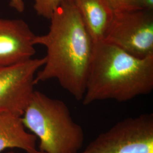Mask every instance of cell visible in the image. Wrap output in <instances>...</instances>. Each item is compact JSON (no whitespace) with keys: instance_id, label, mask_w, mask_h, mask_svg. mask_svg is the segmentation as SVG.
Wrapping results in <instances>:
<instances>
[{"instance_id":"obj_8","label":"cell","mask_w":153,"mask_h":153,"mask_svg":"<svg viewBox=\"0 0 153 153\" xmlns=\"http://www.w3.org/2000/svg\"><path fill=\"white\" fill-rule=\"evenodd\" d=\"M22 116L0 113V153L7 149H19L27 153H40L36 149V137L26 130Z\"/></svg>"},{"instance_id":"obj_2","label":"cell","mask_w":153,"mask_h":153,"mask_svg":"<svg viewBox=\"0 0 153 153\" xmlns=\"http://www.w3.org/2000/svg\"><path fill=\"white\" fill-rule=\"evenodd\" d=\"M153 90V55L140 59L104 41L94 43L82 104L129 101Z\"/></svg>"},{"instance_id":"obj_6","label":"cell","mask_w":153,"mask_h":153,"mask_svg":"<svg viewBox=\"0 0 153 153\" xmlns=\"http://www.w3.org/2000/svg\"><path fill=\"white\" fill-rule=\"evenodd\" d=\"M44 57L30 59L16 64L0 66V113L22 116L34 91L35 78Z\"/></svg>"},{"instance_id":"obj_11","label":"cell","mask_w":153,"mask_h":153,"mask_svg":"<svg viewBox=\"0 0 153 153\" xmlns=\"http://www.w3.org/2000/svg\"><path fill=\"white\" fill-rule=\"evenodd\" d=\"M114 13L142 9L141 0H105Z\"/></svg>"},{"instance_id":"obj_10","label":"cell","mask_w":153,"mask_h":153,"mask_svg":"<svg viewBox=\"0 0 153 153\" xmlns=\"http://www.w3.org/2000/svg\"><path fill=\"white\" fill-rule=\"evenodd\" d=\"M63 0H34L33 9L37 15L50 19L57 7Z\"/></svg>"},{"instance_id":"obj_7","label":"cell","mask_w":153,"mask_h":153,"mask_svg":"<svg viewBox=\"0 0 153 153\" xmlns=\"http://www.w3.org/2000/svg\"><path fill=\"white\" fill-rule=\"evenodd\" d=\"M36 35L20 19L0 18V66L20 63L35 54Z\"/></svg>"},{"instance_id":"obj_5","label":"cell","mask_w":153,"mask_h":153,"mask_svg":"<svg viewBox=\"0 0 153 153\" xmlns=\"http://www.w3.org/2000/svg\"><path fill=\"white\" fill-rule=\"evenodd\" d=\"M103 41L137 58L153 55V10L114 13Z\"/></svg>"},{"instance_id":"obj_9","label":"cell","mask_w":153,"mask_h":153,"mask_svg":"<svg viewBox=\"0 0 153 153\" xmlns=\"http://www.w3.org/2000/svg\"><path fill=\"white\" fill-rule=\"evenodd\" d=\"M93 43L103 41L114 13L105 0H73Z\"/></svg>"},{"instance_id":"obj_1","label":"cell","mask_w":153,"mask_h":153,"mask_svg":"<svg viewBox=\"0 0 153 153\" xmlns=\"http://www.w3.org/2000/svg\"><path fill=\"white\" fill-rule=\"evenodd\" d=\"M47 33L36 35L34 44L46 49L45 62L35 83L56 79L78 101L85 95L94 43L73 0H63L50 18Z\"/></svg>"},{"instance_id":"obj_12","label":"cell","mask_w":153,"mask_h":153,"mask_svg":"<svg viewBox=\"0 0 153 153\" xmlns=\"http://www.w3.org/2000/svg\"><path fill=\"white\" fill-rule=\"evenodd\" d=\"M9 5L17 12L22 13L25 8L23 0H9Z\"/></svg>"},{"instance_id":"obj_3","label":"cell","mask_w":153,"mask_h":153,"mask_svg":"<svg viewBox=\"0 0 153 153\" xmlns=\"http://www.w3.org/2000/svg\"><path fill=\"white\" fill-rule=\"evenodd\" d=\"M25 128L39 140L43 153H78L85 141L82 126L62 100L34 90L22 115Z\"/></svg>"},{"instance_id":"obj_4","label":"cell","mask_w":153,"mask_h":153,"mask_svg":"<svg viewBox=\"0 0 153 153\" xmlns=\"http://www.w3.org/2000/svg\"><path fill=\"white\" fill-rule=\"evenodd\" d=\"M78 153H153V115L117 122Z\"/></svg>"},{"instance_id":"obj_13","label":"cell","mask_w":153,"mask_h":153,"mask_svg":"<svg viewBox=\"0 0 153 153\" xmlns=\"http://www.w3.org/2000/svg\"><path fill=\"white\" fill-rule=\"evenodd\" d=\"M142 9L153 10V0H141Z\"/></svg>"},{"instance_id":"obj_14","label":"cell","mask_w":153,"mask_h":153,"mask_svg":"<svg viewBox=\"0 0 153 153\" xmlns=\"http://www.w3.org/2000/svg\"><path fill=\"white\" fill-rule=\"evenodd\" d=\"M14 153V152H9V153ZM40 153H42V152H40Z\"/></svg>"}]
</instances>
